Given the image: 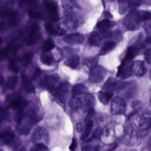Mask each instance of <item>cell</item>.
Listing matches in <instances>:
<instances>
[{
	"mask_svg": "<svg viewBox=\"0 0 151 151\" xmlns=\"http://www.w3.org/2000/svg\"><path fill=\"white\" fill-rule=\"evenodd\" d=\"M0 18L8 28L16 27L20 22V17L18 13L11 9H4L0 10Z\"/></svg>",
	"mask_w": 151,
	"mask_h": 151,
	"instance_id": "cell-1",
	"label": "cell"
},
{
	"mask_svg": "<svg viewBox=\"0 0 151 151\" xmlns=\"http://www.w3.org/2000/svg\"><path fill=\"white\" fill-rule=\"evenodd\" d=\"M25 43L27 46L33 45L40 38V28L37 22L32 23L27 29Z\"/></svg>",
	"mask_w": 151,
	"mask_h": 151,
	"instance_id": "cell-2",
	"label": "cell"
},
{
	"mask_svg": "<svg viewBox=\"0 0 151 151\" xmlns=\"http://www.w3.org/2000/svg\"><path fill=\"white\" fill-rule=\"evenodd\" d=\"M139 12L132 10L124 18V24L129 30L137 29L142 21Z\"/></svg>",
	"mask_w": 151,
	"mask_h": 151,
	"instance_id": "cell-3",
	"label": "cell"
},
{
	"mask_svg": "<svg viewBox=\"0 0 151 151\" xmlns=\"http://www.w3.org/2000/svg\"><path fill=\"white\" fill-rule=\"evenodd\" d=\"M44 6L47 13V15L52 22H56L60 19L58 5L53 0H45Z\"/></svg>",
	"mask_w": 151,
	"mask_h": 151,
	"instance_id": "cell-4",
	"label": "cell"
},
{
	"mask_svg": "<svg viewBox=\"0 0 151 151\" xmlns=\"http://www.w3.org/2000/svg\"><path fill=\"white\" fill-rule=\"evenodd\" d=\"M106 70L102 66L97 65L94 68L90 69L89 80L93 83H100L106 77Z\"/></svg>",
	"mask_w": 151,
	"mask_h": 151,
	"instance_id": "cell-5",
	"label": "cell"
},
{
	"mask_svg": "<svg viewBox=\"0 0 151 151\" xmlns=\"http://www.w3.org/2000/svg\"><path fill=\"white\" fill-rule=\"evenodd\" d=\"M126 105L123 99L119 97L114 98L110 105V112L114 115L121 114L124 113Z\"/></svg>",
	"mask_w": 151,
	"mask_h": 151,
	"instance_id": "cell-6",
	"label": "cell"
},
{
	"mask_svg": "<svg viewBox=\"0 0 151 151\" xmlns=\"http://www.w3.org/2000/svg\"><path fill=\"white\" fill-rule=\"evenodd\" d=\"M61 83L60 76L57 74H54L46 77L42 80L41 84L43 87H46L51 91L56 88Z\"/></svg>",
	"mask_w": 151,
	"mask_h": 151,
	"instance_id": "cell-7",
	"label": "cell"
},
{
	"mask_svg": "<svg viewBox=\"0 0 151 151\" xmlns=\"http://www.w3.org/2000/svg\"><path fill=\"white\" fill-rule=\"evenodd\" d=\"M151 128V118L147 116L141 117L139 124L138 135L141 138L147 135Z\"/></svg>",
	"mask_w": 151,
	"mask_h": 151,
	"instance_id": "cell-8",
	"label": "cell"
},
{
	"mask_svg": "<svg viewBox=\"0 0 151 151\" xmlns=\"http://www.w3.org/2000/svg\"><path fill=\"white\" fill-rule=\"evenodd\" d=\"M131 64L130 61L124 59L122 64L118 68L116 76L125 79L131 76Z\"/></svg>",
	"mask_w": 151,
	"mask_h": 151,
	"instance_id": "cell-9",
	"label": "cell"
},
{
	"mask_svg": "<svg viewBox=\"0 0 151 151\" xmlns=\"http://www.w3.org/2000/svg\"><path fill=\"white\" fill-rule=\"evenodd\" d=\"M126 85V83L116 81L113 78H110L105 83L103 88L106 91L112 92L121 90L124 88Z\"/></svg>",
	"mask_w": 151,
	"mask_h": 151,
	"instance_id": "cell-10",
	"label": "cell"
},
{
	"mask_svg": "<svg viewBox=\"0 0 151 151\" xmlns=\"http://www.w3.org/2000/svg\"><path fill=\"white\" fill-rule=\"evenodd\" d=\"M54 22L52 21L47 22L45 24V29L47 33L53 36H61L65 35L66 31L55 24Z\"/></svg>",
	"mask_w": 151,
	"mask_h": 151,
	"instance_id": "cell-11",
	"label": "cell"
},
{
	"mask_svg": "<svg viewBox=\"0 0 151 151\" xmlns=\"http://www.w3.org/2000/svg\"><path fill=\"white\" fill-rule=\"evenodd\" d=\"M43 137H44L46 142L49 140V136L47 131L40 127L35 129L32 137V142L34 144L38 143Z\"/></svg>",
	"mask_w": 151,
	"mask_h": 151,
	"instance_id": "cell-12",
	"label": "cell"
},
{
	"mask_svg": "<svg viewBox=\"0 0 151 151\" xmlns=\"http://www.w3.org/2000/svg\"><path fill=\"white\" fill-rule=\"evenodd\" d=\"M63 40L69 45H78L83 43L84 40V37L79 33H72L65 36L63 38Z\"/></svg>",
	"mask_w": 151,
	"mask_h": 151,
	"instance_id": "cell-13",
	"label": "cell"
},
{
	"mask_svg": "<svg viewBox=\"0 0 151 151\" xmlns=\"http://www.w3.org/2000/svg\"><path fill=\"white\" fill-rule=\"evenodd\" d=\"M131 71L132 73L137 76H142L145 73V63L140 60L133 62L131 64Z\"/></svg>",
	"mask_w": 151,
	"mask_h": 151,
	"instance_id": "cell-14",
	"label": "cell"
},
{
	"mask_svg": "<svg viewBox=\"0 0 151 151\" xmlns=\"http://www.w3.org/2000/svg\"><path fill=\"white\" fill-rule=\"evenodd\" d=\"M69 87V84L67 82H61L56 88L51 91V93L55 97L64 96Z\"/></svg>",
	"mask_w": 151,
	"mask_h": 151,
	"instance_id": "cell-15",
	"label": "cell"
},
{
	"mask_svg": "<svg viewBox=\"0 0 151 151\" xmlns=\"http://www.w3.org/2000/svg\"><path fill=\"white\" fill-rule=\"evenodd\" d=\"M27 114L32 123H37L42 118V114L40 113L38 109L36 107L29 109L27 111Z\"/></svg>",
	"mask_w": 151,
	"mask_h": 151,
	"instance_id": "cell-16",
	"label": "cell"
},
{
	"mask_svg": "<svg viewBox=\"0 0 151 151\" xmlns=\"http://www.w3.org/2000/svg\"><path fill=\"white\" fill-rule=\"evenodd\" d=\"M69 106L74 110H79L81 109H84L85 110L83 99L78 97V96H74L70 99Z\"/></svg>",
	"mask_w": 151,
	"mask_h": 151,
	"instance_id": "cell-17",
	"label": "cell"
},
{
	"mask_svg": "<svg viewBox=\"0 0 151 151\" xmlns=\"http://www.w3.org/2000/svg\"><path fill=\"white\" fill-rule=\"evenodd\" d=\"M0 138L5 144L9 145L13 143L15 138V136L13 131L6 130L0 135Z\"/></svg>",
	"mask_w": 151,
	"mask_h": 151,
	"instance_id": "cell-18",
	"label": "cell"
},
{
	"mask_svg": "<svg viewBox=\"0 0 151 151\" xmlns=\"http://www.w3.org/2000/svg\"><path fill=\"white\" fill-rule=\"evenodd\" d=\"M27 105V102L23 100L21 97H15L10 102L9 107L14 109H22Z\"/></svg>",
	"mask_w": 151,
	"mask_h": 151,
	"instance_id": "cell-19",
	"label": "cell"
},
{
	"mask_svg": "<svg viewBox=\"0 0 151 151\" xmlns=\"http://www.w3.org/2000/svg\"><path fill=\"white\" fill-rule=\"evenodd\" d=\"M113 96L112 92L109 91H100L98 93V97L100 101L103 104L106 105L108 104Z\"/></svg>",
	"mask_w": 151,
	"mask_h": 151,
	"instance_id": "cell-20",
	"label": "cell"
},
{
	"mask_svg": "<svg viewBox=\"0 0 151 151\" xmlns=\"http://www.w3.org/2000/svg\"><path fill=\"white\" fill-rule=\"evenodd\" d=\"M102 39V36L99 33L93 32L89 37V44L92 46H99L100 45Z\"/></svg>",
	"mask_w": 151,
	"mask_h": 151,
	"instance_id": "cell-21",
	"label": "cell"
},
{
	"mask_svg": "<svg viewBox=\"0 0 151 151\" xmlns=\"http://www.w3.org/2000/svg\"><path fill=\"white\" fill-rule=\"evenodd\" d=\"M116 46V43L113 41H107L103 44L100 52V55H105L113 50Z\"/></svg>",
	"mask_w": 151,
	"mask_h": 151,
	"instance_id": "cell-22",
	"label": "cell"
},
{
	"mask_svg": "<svg viewBox=\"0 0 151 151\" xmlns=\"http://www.w3.org/2000/svg\"><path fill=\"white\" fill-rule=\"evenodd\" d=\"M80 58L77 55H74L70 57L64 62L65 65L70 68L75 69L79 64Z\"/></svg>",
	"mask_w": 151,
	"mask_h": 151,
	"instance_id": "cell-23",
	"label": "cell"
},
{
	"mask_svg": "<svg viewBox=\"0 0 151 151\" xmlns=\"http://www.w3.org/2000/svg\"><path fill=\"white\" fill-rule=\"evenodd\" d=\"M22 82L24 89L28 92H34L35 87L31 81L24 74L22 75Z\"/></svg>",
	"mask_w": 151,
	"mask_h": 151,
	"instance_id": "cell-24",
	"label": "cell"
},
{
	"mask_svg": "<svg viewBox=\"0 0 151 151\" xmlns=\"http://www.w3.org/2000/svg\"><path fill=\"white\" fill-rule=\"evenodd\" d=\"M38 0H18V4L22 8L27 10L37 6Z\"/></svg>",
	"mask_w": 151,
	"mask_h": 151,
	"instance_id": "cell-25",
	"label": "cell"
},
{
	"mask_svg": "<svg viewBox=\"0 0 151 151\" xmlns=\"http://www.w3.org/2000/svg\"><path fill=\"white\" fill-rule=\"evenodd\" d=\"M64 23L66 26L69 29H74L78 26L77 20L74 17L71 16L69 14L65 16Z\"/></svg>",
	"mask_w": 151,
	"mask_h": 151,
	"instance_id": "cell-26",
	"label": "cell"
},
{
	"mask_svg": "<svg viewBox=\"0 0 151 151\" xmlns=\"http://www.w3.org/2000/svg\"><path fill=\"white\" fill-rule=\"evenodd\" d=\"M113 23L108 19H105L101 21L97 24V27L98 29L101 32L107 31L113 26Z\"/></svg>",
	"mask_w": 151,
	"mask_h": 151,
	"instance_id": "cell-27",
	"label": "cell"
},
{
	"mask_svg": "<svg viewBox=\"0 0 151 151\" xmlns=\"http://www.w3.org/2000/svg\"><path fill=\"white\" fill-rule=\"evenodd\" d=\"M99 56H91L86 58L83 62V64L89 69L93 68L98 65L99 61Z\"/></svg>",
	"mask_w": 151,
	"mask_h": 151,
	"instance_id": "cell-28",
	"label": "cell"
},
{
	"mask_svg": "<svg viewBox=\"0 0 151 151\" xmlns=\"http://www.w3.org/2000/svg\"><path fill=\"white\" fill-rule=\"evenodd\" d=\"M87 88L84 85L79 83L75 85L72 88V92L74 96H79L86 92Z\"/></svg>",
	"mask_w": 151,
	"mask_h": 151,
	"instance_id": "cell-29",
	"label": "cell"
},
{
	"mask_svg": "<svg viewBox=\"0 0 151 151\" xmlns=\"http://www.w3.org/2000/svg\"><path fill=\"white\" fill-rule=\"evenodd\" d=\"M40 60L44 64L50 66L53 62L54 57L49 52H44L40 56Z\"/></svg>",
	"mask_w": 151,
	"mask_h": 151,
	"instance_id": "cell-30",
	"label": "cell"
},
{
	"mask_svg": "<svg viewBox=\"0 0 151 151\" xmlns=\"http://www.w3.org/2000/svg\"><path fill=\"white\" fill-rule=\"evenodd\" d=\"M17 124V130L20 134L26 135L29 133L31 130V125L29 124L23 123L22 121Z\"/></svg>",
	"mask_w": 151,
	"mask_h": 151,
	"instance_id": "cell-31",
	"label": "cell"
},
{
	"mask_svg": "<svg viewBox=\"0 0 151 151\" xmlns=\"http://www.w3.org/2000/svg\"><path fill=\"white\" fill-rule=\"evenodd\" d=\"M83 101L85 109L88 110L90 108L93 107L95 101L94 97L91 94H85L84 97Z\"/></svg>",
	"mask_w": 151,
	"mask_h": 151,
	"instance_id": "cell-32",
	"label": "cell"
},
{
	"mask_svg": "<svg viewBox=\"0 0 151 151\" xmlns=\"http://www.w3.org/2000/svg\"><path fill=\"white\" fill-rule=\"evenodd\" d=\"M138 48L137 47L134 46L130 47L128 48L126 56L124 59L128 60H131L132 59L137 56L138 53Z\"/></svg>",
	"mask_w": 151,
	"mask_h": 151,
	"instance_id": "cell-33",
	"label": "cell"
},
{
	"mask_svg": "<svg viewBox=\"0 0 151 151\" xmlns=\"http://www.w3.org/2000/svg\"><path fill=\"white\" fill-rule=\"evenodd\" d=\"M33 53L31 52H28L24 54L22 59L21 62L24 67H27L31 62L33 58Z\"/></svg>",
	"mask_w": 151,
	"mask_h": 151,
	"instance_id": "cell-34",
	"label": "cell"
},
{
	"mask_svg": "<svg viewBox=\"0 0 151 151\" xmlns=\"http://www.w3.org/2000/svg\"><path fill=\"white\" fill-rule=\"evenodd\" d=\"M18 81V77L17 76H13L9 77L8 79L7 87L10 90H14L17 85Z\"/></svg>",
	"mask_w": 151,
	"mask_h": 151,
	"instance_id": "cell-35",
	"label": "cell"
},
{
	"mask_svg": "<svg viewBox=\"0 0 151 151\" xmlns=\"http://www.w3.org/2000/svg\"><path fill=\"white\" fill-rule=\"evenodd\" d=\"M55 47L54 42L51 39H48L44 41L42 46L43 51L44 52H50Z\"/></svg>",
	"mask_w": 151,
	"mask_h": 151,
	"instance_id": "cell-36",
	"label": "cell"
},
{
	"mask_svg": "<svg viewBox=\"0 0 151 151\" xmlns=\"http://www.w3.org/2000/svg\"><path fill=\"white\" fill-rule=\"evenodd\" d=\"M93 127V123L91 120L86 123V128L81 136V139L84 140L89 137L92 130Z\"/></svg>",
	"mask_w": 151,
	"mask_h": 151,
	"instance_id": "cell-37",
	"label": "cell"
},
{
	"mask_svg": "<svg viewBox=\"0 0 151 151\" xmlns=\"http://www.w3.org/2000/svg\"><path fill=\"white\" fill-rule=\"evenodd\" d=\"M62 3L63 7L68 12L72 11L76 6L75 0H62Z\"/></svg>",
	"mask_w": 151,
	"mask_h": 151,
	"instance_id": "cell-38",
	"label": "cell"
},
{
	"mask_svg": "<svg viewBox=\"0 0 151 151\" xmlns=\"http://www.w3.org/2000/svg\"><path fill=\"white\" fill-rule=\"evenodd\" d=\"M10 119V116L9 112L6 109L0 108V122L4 120L9 121Z\"/></svg>",
	"mask_w": 151,
	"mask_h": 151,
	"instance_id": "cell-39",
	"label": "cell"
},
{
	"mask_svg": "<svg viewBox=\"0 0 151 151\" xmlns=\"http://www.w3.org/2000/svg\"><path fill=\"white\" fill-rule=\"evenodd\" d=\"M25 114L22 109H19L14 116V120L17 123L21 122L25 117Z\"/></svg>",
	"mask_w": 151,
	"mask_h": 151,
	"instance_id": "cell-40",
	"label": "cell"
},
{
	"mask_svg": "<svg viewBox=\"0 0 151 151\" xmlns=\"http://www.w3.org/2000/svg\"><path fill=\"white\" fill-rule=\"evenodd\" d=\"M9 69L12 72L17 73L20 70L19 66L15 60H11L9 62Z\"/></svg>",
	"mask_w": 151,
	"mask_h": 151,
	"instance_id": "cell-41",
	"label": "cell"
},
{
	"mask_svg": "<svg viewBox=\"0 0 151 151\" xmlns=\"http://www.w3.org/2000/svg\"><path fill=\"white\" fill-rule=\"evenodd\" d=\"M33 151H46L48 149L47 147L42 143H37L31 149Z\"/></svg>",
	"mask_w": 151,
	"mask_h": 151,
	"instance_id": "cell-42",
	"label": "cell"
},
{
	"mask_svg": "<svg viewBox=\"0 0 151 151\" xmlns=\"http://www.w3.org/2000/svg\"><path fill=\"white\" fill-rule=\"evenodd\" d=\"M143 0H129V6L132 8H135L141 5Z\"/></svg>",
	"mask_w": 151,
	"mask_h": 151,
	"instance_id": "cell-43",
	"label": "cell"
},
{
	"mask_svg": "<svg viewBox=\"0 0 151 151\" xmlns=\"http://www.w3.org/2000/svg\"><path fill=\"white\" fill-rule=\"evenodd\" d=\"M94 114L95 111L93 107L90 108L87 110V114L85 118V122L86 123L89 121H91V119L94 116Z\"/></svg>",
	"mask_w": 151,
	"mask_h": 151,
	"instance_id": "cell-44",
	"label": "cell"
},
{
	"mask_svg": "<svg viewBox=\"0 0 151 151\" xmlns=\"http://www.w3.org/2000/svg\"><path fill=\"white\" fill-rule=\"evenodd\" d=\"M102 129L101 128H97L93 132V134L92 137L93 138L96 139H98L100 138L101 136V134L102 133Z\"/></svg>",
	"mask_w": 151,
	"mask_h": 151,
	"instance_id": "cell-45",
	"label": "cell"
},
{
	"mask_svg": "<svg viewBox=\"0 0 151 151\" xmlns=\"http://www.w3.org/2000/svg\"><path fill=\"white\" fill-rule=\"evenodd\" d=\"M139 13L142 21H146L151 19V14L149 12L142 11L139 12Z\"/></svg>",
	"mask_w": 151,
	"mask_h": 151,
	"instance_id": "cell-46",
	"label": "cell"
},
{
	"mask_svg": "<svg viewBox=\"0 0 151 151\" xmlns=\"http://www.w3.org/2000/svg\"><path fill=\"white\" fill-rule=\"evenodd\" d=\"M40 74H41V70L40 69L38 68H35L32 73V78L33 80H35L39 76H40Z\"/></svg>",
	"mask_w": 151,
	"mask_h": 151,
	"instance_id": "cell-47",
	"label": "cell"
},
{
	"mask_svg": "<svg viewBox=\"0 0 151 151\" xmlns=\"http://www.w3.org/2000/svg\"><path fill=\"white\" fill-rule=\"evenodd\" d=\"M151 49L149 48L145 53V59L148 64L151 63Z\"/></svg>",
	"mask_w": 151,
	"mask_h": 151,
	"instance_id": "cell-48",
	"label": "cell"
},
{
	"mask_svg": "<svg viewBox=\"0 0 151 151\" xmlns=\"http://www.w3.org/2000/svg\"><path fill=\"white\" fill-rule=\"evenodd\" d=\"M77 147V142L76 139V138H73L72 139V143L70 145V146L69 147V149L70 150H75Z\"/></svg>",
	"mask_w": 151,
	"mask_h": 151,
	"instance_id": "cell-49",
	"label": "cell"
},
{
	"mask_svg": "<svg viewBox=\"0 0 151 151\" xmlns=\"http://www.w3.org/2000/svg\"><path fill=\"white\" fill-rule=\"evenodd\" d=\"M76 129L77 131L78 132H81L83 130V124L81 123H78L76 125Z\"/></svg>",
	"mask_w": 151,
	"mask_h": 151,
	"instance_id": "cell-50",
	"label": "cell"
},
{
	"mask_svg": "<svg viewBox=\"0 0 151 151\" xmlns=\"http://www.w3.org/2000/svg\"><path fill=\"white\" fill-rule=\"evenodd\" d=\"M92 146L91 145H87L83 147L82 150L83 151H91L92 149Z\"/></svg>",
	"mask_w": 151,
	"mask_h": 151,
	"instance_id": "cell-51",
	"label": "cell"
},
{
	"mask_svg": "<svg viewBox=\"0 0 151 151\" xmlns=\"http://www.w3.org/2000/svg\"><path fill=\"white\" fill-rule=\"evenodd\" d=\"M116 147H117V144L116 143H115V144H113L112 146L110 147L109 150H114L115 148H116Z\"/></svg>",
	"mask_w": 151,
	"mask_h": 151,
	"instance_id": "cell-52",
	"label": "cell"
},
{
	"mask_svg": "<svg viewBox=\"0 0 151 151\" xmlns=\"http://www.w3.org/2000/svg\"><path fill=\"white\" fill-rule=\"evenodd\" d=\"M4 82V77L0 74V86L3 84Z\"/></svg>",
	"mask_w": 151,
	"mask_h": 151,
	"instance_id": "cell-53",
	"label": "cell"
},
{
	"mask_svg": "<svg viewBox=\"0 0 151 151\" xmlns=\"http://www.w3.org/2000/svg\"><path fill=\"white\" fill-rule=\"evenodd\" d=\"M105 16H106V17H109H109H112V16H111V15L108 12H105Z\"/></svg>",
	"mask_w": 151,
	"mask_h": 151,
	"instance_id": "cell-54",
	"label": "cell"
},
{
	"mask_svg": "<svg viewBox=\"0 0 151 151\" xmlns=\"http://www.w3.org/2000/svg\"><path fill=\"white\" fill-rule=\"evenodd\" d=\"M3 38H2V37L1 36H0V46L2 45V43H3Z\"/></svg>",
	"mask_w": 151,
	"mask_h": 151,
	"instance_id": "cell-55",
	"label": "cell"
},
{
	"mask_svg": "<svg viewBox=\"0 0 151 151\" xmlns=\"http://www.w3.org/2000/svg\"><path fill=\"white\" fill-rule=\"evenodd\" d=\"M111 1H114V0H111Z\"/></svg>",
	"mask_w": 151,
	"mask_h": 151,
	"instance_id": "cell-56",
	"label": "cell"
}]
</instances>
